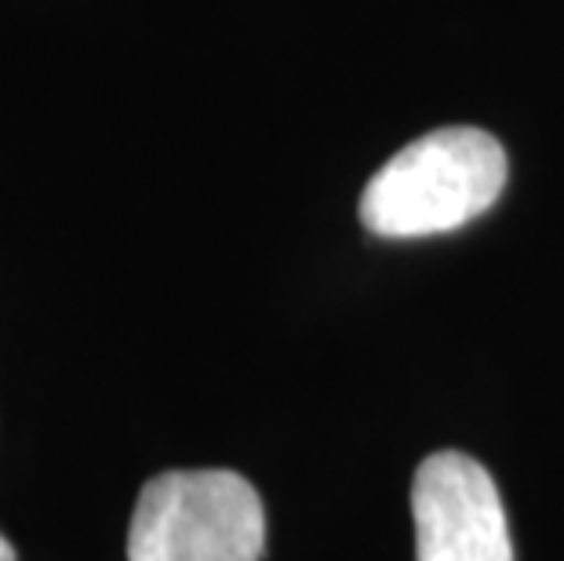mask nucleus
Returning <instances> with one entry per match:
<instances>
[{"instance_id":"f257e3e1","label":"nucleus","mask_w":564,"mask_h":561,"mask_svg":"<svg viewBox=\"0 0 564 561\" xmlns=\"http://www.w3.org/2000/svg\"><path fill=\"white\" fill-rule=\"evenodd\" d=\"M507 186V150L481 128H441L412 139L371 175L361 223L376 237H430L474 223Z\"/></svg>"},{"instance_id":"f03ea898","label":"nucleus","mask_w":564,"mask_h":561,"mask_svg":"<svg viewBox=\"0 0 564 561\" xmlns=\"http://www.w3.org/2000/svg\"><path fill=\"white\" fill-rule=\"evenodd\" d=\"M267 510L237 471H164L139 493L128 561H259Z\"/></svg>"},{"instance_id":"7ed1b4c3","label":"nucleus","mask_w":564,"mask_h":561,"mask_svg":"<svg viewBox=\"0 0 564 561\" xmlns=\"http://www.w3.org/2000/svg\"><path fill=\"white\" fill-rule=\"evenodd\" d=\"M415 561H513L491 474L463 452H434L412 482Z\"/></svg>"},{"instance_id":"20e7f679","label":"nucleus","mask_w":564,"mask_h":561,"mask_svg":"<svg viewBox=\"0 0 564 561\" xmlns=\"http://www.w3.org/2000/svg\"><path fill=\"white\" fill-rule=\"evenodd\" d=\"M0 561H19V558H15V547H11V543L4 540V536H0Z\"/></svg>"}]
</instances>
